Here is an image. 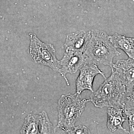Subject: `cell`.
<instances>
[{"instance_id": "cell-1", "label": "cell", "mask_w": 134, "mask_h": 134, "mask_svg": "<svg viewBox=\"0 0 134 134\" xmlns=\"http://www.w3.org/2000/svg\"><path fill=\"white\" fill-rule=\"evenodd\" d=\"M111 75L106 77L98 89L90 96V102L97 108L123 109L127 96L126 87L113 70L111 69Z\"/></svg>"}, {"instance_id": "cell-2", "label": "cell", "mask_w": 134, "mask_h": 134, "mask_svg": "<svg viewBox=\"0 0 134 134\" xmlns=\"http://www.w3.org/2000/svg\"><path fill=\"white\" fill-rule=\"evenodd\" d=\"M90 40L84 54L88 62L97 65H103L112 67L115 56L121 54L110 40V36L99 30L91 31Z\"/></svg>"}, {"instance_id": "cell-3", "label": "cell", "mask_w": 134, "mask_h": 134, "mask_svg": "<svg viewBox=\"0 0 134 134\" xmlns=\"http://www.w3.org/2000/svg\"><path fill=\"white\" fill-rule=\"evenodd\" d=\"M89 102L90 99L82 98L80 94L76 93L62 96L58 101V127L68 133L70 132Z\"/></svg>"}, {"instance_id": "cell-4", "label": "cell", "mask_w": 134, "mask_h": 134, "mask_svg": "<svg viewBox=\"0 0 134 134\" xmlns=\"http://www.w3.org/2000/svg\"><path fill=\"white\" fill-rule=\"evenodd\" d=\"M31 41L29 53L37 63L48 66L54 71L59 72V61L56 58L55 49L53 45L40 41L35 34H29Z\"/></svg>"}, {"instance_id": "cell-5", "label": "cell", "mask_w": 134, "mask_h": 134, "mask_svg": "<svg viewBox=\"0 0 134 134\" xmlns=\"http://www.w3.org/2000/svg\"><path fill=\"white\" fill-rule=\"evenodd\" d=\"M88 62H89L88 58L84 53L65 50L62 59L59 61V72L64 77L67 85H69V82L66 77L67 74H75Z\"/></svg>"}, {"instance_id": "cell-6", "label": "cell", "mask_w": 134, "mask_h": 134, "mask_svg": "<svg viewBox=\"0 0 134 134\" xmlns=\"http://www.w3.org/2000/svg\"><path fill=\"white\" fill-rule=\"evenodd\" d=\"M111 69L117 74L124 84L127 96L134 93V59L129 58L127 60H120L113 64Z\"/></svg>"}, {"instance_id": "cell-7", "label": "cell", "mask_w": 134, "mask_h": 134, "mask_svg": "<svg viewBox=\"0 0 134 134\" xmlns=\"http://www.w3.org/2000/svg\"><path fill=\"white\" fill-rule=\"evenodd\" d=\"M79 70L80 73L76 81V93L80 95L86 90L93 92V82L97 75H101L105 79L106 78L97 65L91 63H87Z\"/></svg>"}, {"instance_id": "cell-8", "label": "cell", "mask_w": 134, "mask_h": 134, "mask_svg": "<svg viewBox=\"0 0 134 134\" xmlns=\"http://www.w3.org/2000/svg\"><path fill=\"white\" fill-rule=\"evenodd\" d=\"M91 36V31L81 30L68 34L65 44V50L83 53Z\"/></svg>"}, {"instance_id": "cell-9", "label": "cell", "mask_w": 134, "mask_h": 134, "mask_svg": "<svg viewBox=\"0 0 134 134\" xmlns=\"http://www.w3.org/2000/svg\"><path fill=\"white\" fill-rule=\"evenodd\" d=\"M124 110L122 108L109 107L107 110V127L110 131L114 132L117 130H122L127 133H129L122 126L126 121V117L123 115ZM130 134V133H129Z\"/></svg>"}, {"instance_id": "cell-10", "label": "cell", "mask_w": 134, "mask_h": 134, "mask_svg": "<svg viewBox=\"0 0 134 134\" xmlns=\"http://www.w3.org/2000/svg\"><path fill=\"white\" fill-rule=\"evenodd\" d=\"M110 39L115 48L121 49L129 58L134 59V37L115 33L110 36Z\"/></svg>"}, {"instance_id": "cell-11", "label": "cell", "mask_w": 134, "mask_h": 134, "mask_svg": "<svg viewBox=\"0 0 134 134\" xmlns=\"http://www.w3.org/2000/svg\"><path fill=\"white\" fill-rule=\"evenodd\" d=\"M40 115L30 114L25 119L21 130V134H39Z\"/></svg>"}, {"instance_id": "cell-12", "label": "cell", "mask_w": 134, "mask_h": 134, "mask_svg": "<svg viewBox=\"0 0 134 134\" xmlns=\"http://www.w3.org/2000/svg\"><path fill=\"white\" fill-rule=\"evenodd\" d=\"M39 115V134L54 133L55 129L50 122L46 112L43 111Z\"/></svg>"}, {"instance_id": "cell-13", "label": "cell", "mask_w": 134, "mask_h": 134, "mask_svg": "<svg viewBox=\"0 0 134 134\" xmlns=\"http://www.w3.org/2000/svg\"><path fill=\"white\" fill-rule=\"evenodd\" d=\"M123 109L129 122V133L134 134V104L129 99H125Z\"/></svg>"}, {"instance_id": "cell-14", "label": "cell", "mask_w": 134, "mask_h": 134, "mask_svg": "<svg viewBox=\"0 0 134 134\" xmlns=\"http://www.w3.org/2000/svg\"><path fill=\"white\" fill-rule=\"evenodd\" d=\"M68 134H90V130L87 127L83 125H79L75 126L72 130L68 133Z\"/></svg>"}, {"instance_id": "cell-15", "label": "cell", "mask_w": 134, "mask_h": 134, "mask_svg": "<svg viewBox=\"0 0 134 134\" xmlns=\"http://www.w3.org/2000/svg\"><path fill=\"white\" fill-rule=\"evenodd\" d=\"M127 98L130 99L134 104V93L131 96H127Z\"/></svg>"}]
</instances>
